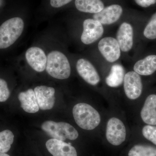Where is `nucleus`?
Wrapping results in <instances>:
<instances>
[{"instance_id":"obj_11","label":"nucleus","mask_w":156,"mask_h":156,"mask_svg":"<svg viewBox=\"0 0 156 156\" xmlns=\"http://www.w3.org/2000/svg\"><path fill=\"white\" fill-rule=\"evenodd\" d=\"M39 108L42 110L52 109L55 102V90L53 87L38 86L34 89Z\"/></svg>"},{"instance_id":"obj_12","label":"nucleus","mask_w":156,"mask_h":156,"mask_svg":"<svg viewBox=\"0 0 156 156\" xmlns=\"http://www.w3.org/2000/svg\"><path fill=\"white\" fill-rule=\"evenodd\" d=\"M116 39L122 52L130 51L134 44V30L132 25L128 23H122L117 31Z\"/></svg>"},{"instance_id":"obj_25","label":"nucleus","mask_w":156,"mask_h":156,"mask_svg":"<svg viewBox=\"0 0 156 156\" xmlns=\"http://www.w3.org/2000/svg\"><path fill=\"white\" fill-rule=\"evenodd\" d=\"M136 5L143 8H148L154 5L156 0H134Z\"/></svg>"},{"instance_id":"obj_14","label":"nucleus","mask_w":156,"mask_h":156,"mask_svg":"<svg viewBox=\"0 0 156 156\" xmlns=\"http://www.w3.org/2000/svg\"><path fill=\"white\" fill-rule=\"evenodd\" d=\"M140 116L146 125L156 126V93H151L145 98Z\"/></svg>"},{"instance_id":"obj_21","label":"nucleus","mask_w":156,"mask_h":156,"mask_svg":"<svg viewBox=\"0 0 156 156\" xmlns=\"http://www.w3.org/2000/svg\"><path fill=\"white\" fill-rule=\"evenodd\" d=\"M14 140V134L10 130H4L0 132V153L8 152L11 149Z\"/></svg>"},{"instance_id":"obj_17","label":"nucleus","mask_w":156,"mask_h":156,"mask_svg":"<svg viewBox=\"0 0 156 156\" xmlns=\"http://www.w3.org/2000/svg\"><path fill=\"white\" fill-rule=\"evenodd\" d=\"M18 99L23 109L29 113H35L39 111V107L34 90L30 89L20 92Z\"/></svg>"},{"instance_id":"obj_23","label":"nucleus","mask_w":156,"mask_h":156,"mask_svg":"<svg viewBox=\"0 0 156 156\" xmlns=\"http://www.w3.org/2000/svg\"><path fill=\"white\" fill-rule=\"evenodd\" d=\"M141 132L144 138L156 146V126L146 125Z\"/></svg>"},{"instance_id":"obj_7","label":"nucleus","mask_w":156,"mask_h":156,"mask_svg":"<svg viewBox=\"0 0 156 156\" xmlns=\"http://www.w3.org/2000/svg\"><path fill=\"white\" fill-rule=\"evenodd\" d=\"M104 32L103 25L99 21L93 18L86 19L83 23L81 41L84 44H91L100 39Z\"/></svg>"},{"instance_id":"obj_10","label":"nucleus","mask_w":156,"mask_h":156,"mask_svg":"<svg viewBox=\"0 0 156 156\" xmlns=\"http://www.w3.org/2000/svg\"><path fill=\"white\" fill-rule=\"evenodd\" d=\"M25 56L27 63L34 70L41 73L46 69L47 56L41 48L31 47L27 50Z\"/></svg>"},{"instance_id":"obj_19","label":"nucleus","mask_w":156,"mask_h":156,"mask_svg":"<svg viewBox=\"0 0 156 156\" xmlns=\"http://www.w3.org/2000/svg\"><path fill=\"white\" fill-rule=\"evenodd\" d=\"M76 8L84 13L96 14L104 8L101 0H75Z\"/></svg>"},{"instance_id":"obj_8","label":"nucleus","mask_w":156,"mask_h":156,"mask_svg":"<svg viewBox=\"0 0 156 156\" xmlns=\"http://www.w3.org/2000/svg\"><path fill=\"white\" fill-rule=\"evenodd\" d=\"M98 50L101 54L109 62H114L119 58L121 50L116 39L112 37H105L98 42Z\"/></svg>"},{"instance_id":"obj_24","label":"nucleus","mask_w":156,"mask_h":156,"mask_svg":"<svg viewBox=\"0 0 156 156\" xmlns=\"http://www.w3.org/2000/svg\"><path fill=\"white\" fill-rule=\"evenodd\" d=\"M10 95L7 82L0 78V102H5L8 100Z\"/></svg>"},{"instance_id":"obj_20","label":"nucleus","mask_w":156,"mask_h":156,"mask_svg":"<svg viewBox=\"0 0 156 156\" xmlns=\"http://www.w3.org/2000/svg\"><path fill=\"white\" fill-rule=\"evenodd\" d=\"M128 156H156V147L145 144H136L128 152Z\"/></svg>"},{"instance_id":"obj_26","label":"nucleus","mask_w":156,"mask_h":156,"mask_svg":"<svg viewBox=\"0 0 156 156\" xmlns=\"http://www.w3.org/2000/svg\"><path fill=\"white\" fill-rule=\"evenodd\" d=\"M72 0H50V4L52 7L58 8L67 5Z\"/></svg>"},{"instance_id":"obj_13","label":"nucleus","mask_w":156,"mask_h":156,"mask_svg":"<svg viewBox=\"0 0 156 156\" xmlns=\"http://www.w3.org/2000/svg\"><path fill=\"white\" fill-rule=\"evenodd\" d=\"M123 9L119 5H112L104 8L93 15V19L102 25H110L117 22L122 14Z\"/></svg>"},{"instance_id":"obj_22","label":"nucleus","mask_w":156,"mask_h":156,"mask_svg":"<svg viewBox=\"0 0 156 156\" xmlns=\"http://www.w3.org/2000/svg\"><path fill=\"white\" fill-rule=\"evenodd\" d=\"M143 35L148 41L156 40V12L148 20L143 31Z\"/></svg>"},{"instance_id":"obj_4","label":"nucleus","mask_w":156,"mask_h":156,"mask_svg":"<svg viewBox=\"0 0 156 156\" xmlns=\"http://www.w3.org/2000/svg\"><path fill=\"white\" fill-rule=\"evenodd\" d=\"M41 128L50 137L62 141L66 139L75 140L79 136V133L76 128L64 122L46 121L42 124Z\"/></svg>"},{"instance_id":"obj_1","label":"nucleus","mask_w":156,"mask_h":156,"mask_svg":"<svg viewBox=\"0 0 156 156\" xmlns=\"http://www.w3.org/2000/svg\"><path fill=\"white\" fill-rule=\"evenodd\" d=\"M73 114L76 123L84 130H94L101 121L100 114L97 110L88 104H77L73 109Z\"/></svg>"},{"instance_id":"obj_2","label":"nucleus","mask_w":156,"mask_h":156,"mask_svg":"<svg viewBox=\"0 0 156 156\" xmlns=\"http://www.w3.org/2000/svg\"><path fill=\"white\" fill-rule=\"evenodd\" d=\"M45 69L52 77L61 80L69 78L71 72L67 57L57 50H53L48 54Z\"/></svg>"},{"instance_id":"obj_9","label":"nucleus","mask_w":156,"mask_h":156,"mask_svg":"<svg viewBox=\"0 0 156 156\" xmlns=\"http://www.w3.org/2000/svg\"><path fill=\"white\" fill-rule=\"evenodd\" d=\"M76 68L79 75L87 83L92 86L99 83L100 76L95 66L89 60L83 58L78 59Z\"/></svg>"},{"instance_id":"obj_6","label":"nucleus","mask_w":156,"mask_h":156,"mask_svg":"<svg viewBox=\"0 0 156 156\" xmlns=\"http://www.w3.org/2000/svg\"><path fill=\"white\" fill-rule=\"evenodd\" d=\"M123 83L124 92L130 100H136L142 95L143 91L142 78L134 71L126 73Z\"/></svg>"},{"instance_id":"obj_16","label":"nucleus","mask_w":156,"mask_h":156,"mask_svg":"<svg viewBox=\"0 0 156 156\" xmlns=\"http://www.w3.org/2000/svg\"><path fill=\"white\" fill-rule=\"evenodd\" d=\"M140 76H148L156 73V54H149L135 62L133 67Z\"/></svg>"},{"instance_id":"obj_3","label":"nucleus","mask_w":156,"mask_h":156,"mask_svg":"<svg viewBox=\"0 0 156 156\" xmlns=\"http://www.w3.org/2000/svg\"><path fill=\"white\" fill-rule=\"evenodd\" d=\"M24 23L22 18L15 17L8 20L0 26V49L13 45L22 34Z\"/></svg>"},{"instance_id":"obj_27","label":"nucleus","mask_w":156,"mask_h":156,"mask_svg":"<svg viewBox=\"0 0 156 156\" xmlns=\"http://www.w3.org/2000/svg\"><path fill=\"white\" fill-rule=\"evenodd\" d=\"M0 156H10L9 154L6 153H0Z\"/></svg>"},{"instance_id":"obj_5","label":"nucleus","mask_w":156,"mask_h":156,"mask_svg":"<svg viewBox=\"0 0 156 156\" xmlns=\"http://www.w3.org/2000/svg\"><path fill=\"white\" fill-rule=\"evenodd\" d=\"M126 129L122 120L116 117H112L107 123L105 136L107 140L114 146L121 145L126 140Z\"/></svg>"},{"instance_id":"obj_15","label":"nucleus","mask_w":156,"mask_h":156,"mask_svg":"<svg viewBox=\"0 0 156 156\" xmlns=\"http://www.w3.org/2000/svg\"><path fill=\"white\" fill-rule=\"evenodd\" d=\"M46 146L53 156H77L75 148L62 140L50 139L46 142Z\"/></svg>"},{"instance_id":"obj_18","label":"nucleus","mask_w":156,"mask_h":156,"mask_svg":"<svg viewBox=\"0 0 156 156\" xmlns=\"http://www.w3.org/2000/svg\"><path fill=\"white\" fill-rule=\"evenodd\" d=\"M125 76V69L122 66L119 64L113 65L105 79V83L109 87L117 88L123 83Z\"/></svg>"}]
</instances>
